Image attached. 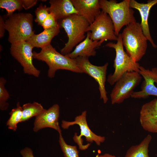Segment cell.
<instances>
[{
  "label": "cell",
  "mask_w": 157,
  "mask_h": 157,
  "mask_svg": "<svg viewBox=\"0 0 157 157\" xmlns=\"http://www.w3.org/2000/svg\"><path fill=\"white\" fill-rule=\"evenodd\" d=\"M6 80L3 77L0 78V109L5 110L8 107V104L7 102L9 99V93L5 87Z\"/></svg>",
  "instance_id": "obj_25"
},
{
  "label": "cell",
  "mask_w": 157,
  "mask_h": 157,
  "mask_svg": "<svg viewBox=\"0 0 157 157\" xmlns=\"http://www.w3.org/2000/svg\"><path fill=\"white\" fill-rule=\"evenodd\" d=\"M5 23L3 18L0 16V38L4 36L5 32Z\"/></svg>",
  "instance_id": "obj_30"
},
{
  "label": "cell",
  "mask_w": 157,
  "mask_h": 157,
  "mask_svg": "<svg viewBox=\"0 0 157 157\" xmlns=\"http://www.w3.org/2000/svg\"><path fill=\"white\" fill-rule=\"evenodd\" d=\"M140 124L146 131L157 133V99L144 104L140 113Z\"/></svg>",
  "instance_id": "obj_14"
},
{
  "label": "cell",
  "mask_w": 157,
  "mask_h": 157,
  "mask_svg": "<svg viewBox=\"0 0 157 157\" xmlns=\"http://www.w3.org/2000/svg\"><path fill=\"white\" fill-rule=\"evenodd\" d=\"M58 132L59 135V142L64 157H79L76 146L68 145L66 143L62 136L60 128Z\"/></svg>",
  "instance_id": "obj_24"
},
{
  "label": "cell",
  "mask_w": 157,
  "mask_h": 157,
  "mask_svg": "<svg viewBox=\"0 0 157 157\" xmlns=\"http://www.w3.org/2000/svg\"><path fill=\"white\" fill-rule=\"evenodd\" d=\"M78 15L85 18L89 23H92L100 10L99 0H71Z\"/></svg>",
  "instance_id": "obj_16"
},
{
  "label": "cell",
  "mask_w": 157,
  "mask_h": 157,
  "mask_svg": "<svg viewBox=\"0 0 157 157\" xmlns=\"http://www.w3.org/2000/svg\"><path fill=\"white\" fill-rule=\"evenodd\" d=\"M142 79L138 72H128L125 73L114 84L110 94L112 104H119L131 97L134 90Z\"/></svg>",
  "instance_id": "obj_7"
},
{
  "label": "cell",
  "mask_w": 157,
  "mask_h": 157,
  "mask_svg": "<svg viewBox=\"0 0 157 157\" xmlns=\"http://www.w3.org/2000/svg\"><path fill=\"white\" fill-rule=\"evenodd\" d=\"M10 117L6 122V125L10 129L15 131L18 124L22 122V108L19 103L18 102L16 108L12 109L9 113Z\"/></svg>",
  "instance_id": "obj_22"
},
{
  "label": "cell",
  "mask_w": 157,
  "mask_h": 157,
  "mask_svg": "<svg viewBox=\"0 0 157 157\" xmlns=\"http://www.w3.org/2000/svg\"><path fill=\"white\" fill-rule=\"evenodd\" d=\"M23 8L26 10L28 9L35 5L37 0H22Z\"/></svg>",
  "instance_id": "obj_28"
},
{
  "label": "cell",
  "mask_w": 157,
  "mask_h": 157,
  "mask_svg": "<svg viewBox=\"0 0 157 157\" xmlns=\"http://www.w3.org/2000/svg\"><path fill=\"white\" fill-rule=\"evenodd\" d=\"M0 8L6 10L8 17L16 10L20 11L23 8L22 0H0Z\"/></svg>",
  "instance_id": "obj_23"
},
{
  "label": "cell",
  "mask_w": 157,
  "mask_h": 157,
  "mask_svg": "<svg viewBox=\"0 0 157 157\" xmlns=\"http://www.w3.org/2000/svg\"><path fill=\"white\" fill-rule=\"evenodd\" d=\"M36 18L35 21L38 25L42 26L44 21L50 13L46 5L40 4L35 11Z\"/></svg>",
  "instance_id": "obj_26"
},
{
  "label": "cell",
  "mask_w": 157,
  "mask_h": 157,
  "mask_svg": "<svg viewBox=\"0 0 157 157\" xmlns=\"http://www.w3.org/2000/svg\"><path fill=\"white\" fill-rule=\"evenodd\" d=\"M152 138L150 135H148L140 144L131 147L127 150L125 157H150L149 147Z\"/></svg>",
  "instance_id": "obj_20"
},
{
  "label": "cell",
  "mask_w": 157,
  "mask_h": 157,
  "mask_svg": "<svg viewBox=\"0 0 157 157\" xmlns=\"http://www.w3.org/2000/svg\"><path fill=\"white\" fill-rule=\"evenodd\" d=\"M59 24L60 26L64 29L68 37L67 42L60 50L61 53L66 55L85 38V34L90 24L83 17L76 14L61 20Z\"/></svg>",
  "instance_id": "obj_4"
},
{
  "label": "cell",
  "mask_w": 157,
  "mask_h": 157,
  "mask_svg": "<svg viewBox=\"0 0 157 157\" xmlns=\"http://www.w3.org/2000/svg\"><path fill=\"white\" fill-rule=\"evenodd\" d=\"M90 32V38L94 41H101L103 42L107 40L117 41L118 39L111 19L107 14L102 11L88 26L86 30V32Z\"/></svg>",
  "instance_id": "obj_8"
},
{
  "label": "cell",
  "mask_w": 157,
  "mask_h": 157,
  "mask_svg": "<svg viewBox=\"0 0 157 157\" xmlns=\"http://www.w3.org/2000/svg\"><path fill=\"white\" fill-rule=\"evenodd\" d=\"M33 48L26 41H19L11 44L10 52L12 56L23 67L25 74L38 77L40 71L33 63Z\"/></svg>",
  "instance_id": "obj_11"
},
{
  "label": "cell",
  "mask_w": 157,
  "mask_h": 157,
  "mask_svg": "<svg viewBox=\"0 0 157 157\" xmlns=\"http://www.w3.org/2000/svg\"><path fill=\"white\" fill-rule=\"evenodd\" d=\"M139 73L144 80L141 87V90L134 91L131 97L135 99H145L150 96L157 97V87L154 84H157V68L154 67L151 70L146 69L142 66L139 67Z\"/></svg>",
  "instance_id": "obj_12"
},
{
  "label": "cell",
  "mask_w": 157,
  "mask_h": 157,
  "mask_svg": "<svg viewBox=\"0 0 157 157\" xmlns=\"http://www.w3.org/2000/svg\"><path fill=\"white\" fill-rule=\"evenodd\" d=\"M22 107V122L37 116L45 110L40 104L36 102L24 104Z\"/></svg>",
  "instance_id": "obj_21"
},
{
  "label": "cell",
  "mask_w": 157,
  "mask_h": 157,
  "mask_svg": "<svg viewBox=\"0 0 157 157\" xmlns=\"http://www.w3.org/2000/svg\"><path fill=\"white\" fill-rule=\"evenodd\" d=\"M87 112L85 110L82 112L81 114L77 116L74 121L69 122L62 120L61 124L62 127L64 129H67L71 126L77 124L79 126L81 130V134L78 135L77 133H75L73 139L75 142L79 147L80 149L85 150L87 149L90 145V144L83 145L82 136L85 138L87 142H94L98 145H100L101 143L104 142L105 140V137L97 135L90 129L88 125L86 119Z\"/></svg>",
  "instance_id": "obj_9"
},
{
  "label": "cell",
  "mask_w": 157,
  "mask_h": 157,
  "mask_svg": "<svg viewBox=\"0 0 157 157\" xmlns=\"http://www.w3.org/2000/svg\"><path fill=\"white\" fill-rule=\"evenodd\" d=\"M33 53L34 58L44 62L48 65V76L50 78H53L59 69L83 73L75 59L59 53L51 44L42 49L40 52L34 51Z\"/></svg>",
  "instance_id": "obj_1"
},
{
  "label": "cell",
  "mask_w": 157,
  "mask_h": 157,
  "mask_svg": "<svg viewBox=\"0 0 157 157\" xmlns=\"http://www.w3.org/2000/svg\"><path fill=\"white\" fill-rule=\"evenodd\" d=\"M121 34L122 42L126 52L138 62L145 54L148 40L143 34L140 23L135 22L127 25Z\"/></svg>",
  "instance_id": "obj_2"
},
{
  "label": "cell",
  "mask_w": 157,
  "mask_h": 157,
  "mask_svg": "<svg viewBox=\"0 0 157 157\" xmlns=\"http://www.w3.org/2000/svg\"><path fill=\"white\" fill-rule=\"evenodd\" d=\"M157 4V0H149L146 3H140L135 0H130V6L132 8L137 10L141 17L140 23L143 34L154 48L157 46L154 42L150 35L148 20L149 12L151 8Z\"/></svg>",
  "instance_id": "obj_15"
},
{
  "label": "cell",
  "mask_w": 157,
  "mask_h": 157,
  "mask_svg": "<svg viewBox=\"0 0 157 157\" xmlns=\"http://www.w3.org/2000/svg\"><path fill=\"white\" fill-rule=\"evenodd\" d=\"M106 46L114 49L116 53L113 63L114 71L108 76L107 79V81L110 85H114L127 72L135 71L139 72L140 66L139 64L134 61L124 49L121 33H119L118 36L116 43L110 42Z\"/></svg>",
  "instance_id": "obj_6"
},
{
  "label": "cell",
  "mask_w": 157,
  "mask_h": 157,
  "mask_svg": "<svg viewBox=\"0 0 157 157\" xmlns=\"http://www.w3.org/2000/svg\"><path fill=\"white\" fill-rule=\"evenodd\" d=\"M130 0L119 3L115 0H99L102 11L107 14L113 23L115 35L118 36L123 26L136 22L134 11L130 6Z\"/></svg>",
  "instance_id": "obj_3"
},
{
  "label": "cell",
  "mask_w": 157,
  "mask_h": 157,
  "mask_svg": "<svg viewBox=\"0 0 157 157\" xmlns=\"http://www.w3.org/2000/svg\"><path fill=\"white\" fill-rule=\"evenodd\" d=\"M20 153L22 157H34L32 150L28 147L21 150Z\"/></svg>",
  "instance_id": "obj_29"
},
{
  "label": "cell",
  "mask_w": 157,
  "mask_h": 157,
  "mask_svg": "<svg viewBox=\"0 0 157 157\" xmlns=\"http://www.w3.org/2000/svg\"><path fill=\"white\" fill-rule=\"evenodd\" d=\"M59 116V106L54 104L35 117L33 131L37 132L42 129L49 128L58 132L60 128L58 122Z\"/></svg>",
  "instance_id": "obj_13"
},
{
  "label": "cell",
  "mask_w": 157,
  "mask_h": 157,
  "mask_svg": "<svg viewBox=\"0 0 157 157\" xmlns=\"http://www.w3.org/2000/svg\"><path fill=\"white\" fill-rule=\"evenodd\" d=\"M90 32H87L86 37L84 40L77 45L74 49L69 53L66 55L72 59L78 57L89 58L96 55L95 49L103 43L101 41H94L90 38Z\"/></svg>",
  "instance_id": "obj_17"
},
{
  "label": "cell",
  "mask_w": 157,
  "mask_h": 157,
  "mask_svg": "<svg viewBox=\"0 0 157 157\" xmlns=\"http://www.w3.org/2000/svg\"><path fill=\"white\" fill-rule=\"evenodd\" d=\"M42 26L44 29H47L60 26L53 15L50 13L44 21Z\"/></svg>",
  "instance_id": "obj_27"
},
{
  "label": "cell",
  "mask_w": 157,
  "mask_h": 157,
  "mask_svg": "<svg viewBox=\"0 0 157 157\" xmlns=\"http://www.w3.org/2000/svg\"><path fill=\"white\" fill-rule=\"evenodd\" d=\"M49 3V11L53 15L58 22L71 15L78 14L71 0H50Z\"/></svg>",
  "instance_id": "obj_18"
},
{
  "label": "cell",
  "mask_w": 157,
  "mask_h": 157,
  "mask_svg": "<svg viewBox=\"0 0 157 157\" xmlns=\"http://www.w3.org/2000/svg\"><path fill=\"white\" fill-rule=\"evenodd\" d=\"M95 157H122L121 156L116 157L108 153H105L103 155L97 154Z\"/></svg>",
  "instance_id": "obj_31"
},
{
  "label": "cell",
  "mask_w": 157,
  "mask_h": 157,
  "mask_svg": "<svg viewBox=\"0 0 157 157\" xmlns=\"http://www.w3.org/2000/svg\"><path fill=\"white\" fill-rule=\"evenodd\" d=\"M60 26L44 29L43 31L38 34H33L26 41L33 48H40L41 49L51 44L53 38L60 32Z\"/></svg>",
  "instance_id": "obj_19"
},
{
  "label": "cell",
  "mask_w": 157,
  "mask_h": 157,
  "mask_svg": "<svg viewBox=\"0 0 157 157\" xmlns=\"http://www.w3.org/2000/svg\"><path fill=\"white\" fill-rule=\"evenodd\" d=\"M88 58L79 57L74 59L82 73L88 74L97 83L100 99L103 100L104 104H106L108 98L105 89V84L108 63H106L101 66L95 65L90 62Z\"/></svg>",
  "instance_id": "obj_10"
},
{
  "label": "cell",
  "mask_w": 157,
  "mask_h": 157,
  "mask_svg": "<svg viewBox=\"0 0 157 157\" xmlns=\"http://www.w3.org/2000/svg\"><path fill=\"white\" fill-rule=\"evenodd\" d=\"M33 15L30 13H14L5 21V29L8 33V41L11 44L26 41L34 34Z\"/></svg>",
  "instance_id": "obj_5"
}]
</instances>
